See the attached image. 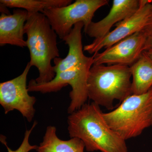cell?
Wrapping results in <instances>:
<instances>
[{
	"label": "cell",
	"mask_w": 152,
	"mask_h": 152,
	"mask_svg": "<svg viewBox=\"0 0 152 152\" xmlns=\"http://www.w3.org/2000/svg\"><path fill=\"white\" fill-rule=\"evenodd\" d=\"M146 52H147V54L149 56L150 58L152 60V48L150 49L149 50H148L146 51Z\"/></svg>",
	"instance_id": "obj_18"
},
{
	"label": "cell",
	"mask_w": 152,
	"mask_h": 152,
	"mask_svg": "<svg viewBox=\"0 0 152 152\" xmlns=\"http://www.w3.org/2000/svg\"><path fill=\"white\" fill-rule=\"evenodd\" d=\"M152 11L151 1L141 0L140 8L135 13L117 23L116 28L103 37L95 39L89 45H85L84 51L90 54H95L102 49L107 48L133 34L142 31Z\"/></svg>",
	"instance_id": "obj_8"
},
{
	"label": "cell",
	"mask_w": 152,
	"mask_h": 152,
	"mask_svg": "<svg viewBox=\"0 0 152 152\" xmlns=\"http://www.w3.org/2000/svg\"><path fill=\"white\" fill-rule=\"evenodd\" d=\"M84 27L82 22L76 24L69 34L63 39L69 47V52L65 58H57L53 60L56 74L75 66L86 58L82 44V31Z\"/></svg>",
	"instance_id": "obj_12"
},
{
	"label": "cell",
	"mask_w": 152,
	"mask_h": 152,
	"mask_svg": "<svg viewBox=\"0 0 152 152\" xmlns=\"http://www.w3.org/2000/svg\"><path fill=\"white\" fill-rule=\"evenodd\" d=\"M54 126L47 127L42 142L37 148V152H84L85 144L77 138H72L68 140H61L56 134Z\"/></svg>",
	"instance_id": "obj_14"
},
{
	"label": "cell",
	"mask_w": 152,
	"mask_h": 152,
	"mask_svg": "<svg viewBox=\"0 0 152 152\" xmlns=\"http://www.w3.org/2000/svg\"><path fill=\"white\" fill-rule=\"evenodd\" d=\"M37 124V122L35 121L31 129L30 130H26L25 132L24 138L23 142L21 144L20 146L15 151H13L7 145V144L6 142L5 137L3 136H2V137L1 136V141L7 147L8 152H29L32 150H37L38 146L35 145H31L29 143V137L31 133L32 132L34 128L35 127Z\"/></svg>",
	"instance_id": "obj_16"
},
{
	"label": "cell",
	"mask_w": 152,
	"mask_h": 152,
	"mask_svg": "<svg viewBox=\"0 0 152 152\" xmlns=\"http://www.w3.org/2000/svg\"><path fill=\"white\" fill-rule=\"evenodd\" d=\"M24 33L27 36V47L30 52V64L39 71V77L35 80L37 83L50 81L56 75L52 61L60 58L57 46L58 35L47 17L42 13L28 14Z\"/></svg>",
	"instance_id": "obj_2"
},
{
	"label": "cell",
	"mask_w": 152,
	"mask_h": 152,
	"mask_svg": "<svg viewBox=\"0 0 152 152\" xmlns=\"http://www.w3.org/2000/svg\"><path fill=\"white\" fill-rule=\"evenodd\" d=\"M142 31L145 34L146 39L145 47V51H146L152 48V11Z\"/></svg>",
	"instance_id": "obj_17"
},
{
	"label": "cell",
	"mask_w": 152,
	"mask_h": 152,
	"mask_svg": "<svg viewBox=\"0 0 152 152\" xmlns=\"http://www.w3.org/2000/svg\"><path fill=\"white\" fill-rule=\"evenodd\" d=\"M103 117L125 140L141 134L152 125V87L145 94L129 96L113 110L103 113Z\"/></svg>",
	"instance_id": "obj_4"
},
{
	"label": "cell",
	"mask_w": 152,
	"mask_h": 152,
	"mask_svg": "<svg viewBox=\"0 0 152 152\" xmlns=\"http://www.w3.org/2000/svg\"><path fill=\"white\" fill-rule=\"evenodd\" d=\"M140 6V0H114L109 14L99 21L92 22L84 31L90 37H103L110 32L114 25L130 18Z\"/></svg>",
	"instance_id": "obj_10"
},
{
	"label": "cell",
	"mask_w": 152,
	"mask_h": 152,
	"mask_svg": "<svg viewBox=\"0 0 152 152\" xmlns=\"http://www.w3.org/2000/svg\"><path fill=\"white\" fill-rule=\"evenodd\" d=\"M151 3H152V1H151Z\"/></svg>",
	"instance_id": "obj_19"
},
{
	"label": "cell",
	"mask_w": 152,
	"mask_h": 152,
	"mask_svg": "<svg viewBox=\"0 0 152 152\" xmlns=\"http://www.w3.org/2000/svg\"><path fill=\"white\" fill-rule=\"evenodd\" d=\"M146 37L142 31L125 38L102 53L94 54V65L131 66L145 51Z\"/></svg>",
	"instance_id": "obj_9"
},
{
	"label": "cell",
	"mask_w": 152,
	"mask_h": 152,
	"mask_svg": "<svg viewBox=\"0 0 152 152\" xmlns=\"http://www.w3.org/2000/svg\"><path fill=\"white\" fill-rule=\"evenodd\" d=\"M72 0H1V4L6 7L23 9L28 14L42 13L50 8L61 7L72 4Z\"/></svg>",
	"instance_id": "obj_15"
},
{
	"label": "cell",
	"mask_w": 152,
	"mask_h": 152,
	"mask_svg": "<svg viewBox=\"0 0 152 152\" xmlns=\"http://www.w3.org/2000/svg\"></svg>",
	"instance_id": "obj_20"
},
{
	"label": "cell",
	"mask_w": 152,
	"mask_h": 152,
	"mask_svg": "<svg viewBox=\"0 0 152 152\" xmlns=\"http://www.w3.org/2000/svg\"><path fill=\"white\" fill-rule=\"evenodd\" d=\"M71 138H77L88 152H128L126 140L109 126L100 106L86 103L68 117Z\"/></svg>",
	"instance_id": "obj_1"
},
{
	"label": "cell",
	"mask_w": 152,
	"mask_h": 152,
	"mask_svg": "<svg viewBox=\"0 0 152 152\" xmlns=\"http://www.w3.org/2000/svg\"><path fill=\"white\" fill-rule=\"evenodd\" d=\"M130 67L121 65H94L88 76V98L99 106L113 109L115 100L121 103L132 95Z\"/></svg>",
	"instance_id": "obj_3"
},
{
	"label": "cell",
	"mask_w": 152,
	"mask_h": 152,
	"mask_svg": "<svg viewBox=\"0 0 152 152\" xmlns=\"http://www.w3.org/2000/svg\"><path fill=\"white\" fill-rule=\"evenodd\" d=\"M130 69L132 94H145L152 87V60L147 52L144 51Z\"/></svg>",
	"instance_id": "obj_13"
},
{
	"label": "cell",
	"mask_w": 152,
	"mask_h": 152,
	"mask_svg": "<svg viewBox=\"0 0 152 152\" xmlns=\"http://www.w3.org/2000/svg\"><path fill=\"white\" fill-rule=\"evenodd\" d=\"M28 17L27 11L14 10L12 15L2 13L0 17V46L7 45L24 48L26 41L24 39V27Z\"/></svg>",
	"instance_id": "obj_11"
},
{
	"label": "cell",
	"mask_w": 152,
	"mask_h": 152,
	"mask_svg": "<svg viewBox=\"0 0 152 152\" xmlns=\"http://www.w3.org/2000/svg\"><path fill=\"white\" fill-rule=\"evenodd\" d=\"M31 66L28 63L20 75L10 80L0 83V104L5 114L16 110L31 122L34 116V105L37 99L29 95L27 79Z\"/></svg>",
	"instance_id": "obj_7"
},
{
	"label": "cell",
	"mask_w": 152,
	"mask_h": 152,
	"mask_svg": "<svg viewBox=\"0 0 152 152\" xmlns=\"http://www.w3.org/2000/svg\"><path fill=\"white\" fill-rule=\"evenodd\" d=\"M94 64V56L87 57L84 61L69 69L56 74L54 78L44 83H37L32 79L28 86L29 92H39L42 94L56 92L68 85L72 87L69 93L71 101L68 109L71 114L86 103L88 95V76Z\"/></svg>",
	"instance_id": "obj_5"
},
{
	"label": "cell",
	"mask_w": 152,
	"mask_h": 152,
	"mask_svg": "<svg viewBox=\"0 0 152 152\" xmlns=\"http://www.w3.org/2000/svg\"><path fill=\"white\" fill-rule=\"evenodd\" d=\"M109 2L108 0H77L69 5L47 9L42 13L47 17L57 35L63 40L77 23H83L84 31L86 29L92 22L96 11Z\"/></svg>",
	"instance_id": "obj_6"
}]
</instances>
